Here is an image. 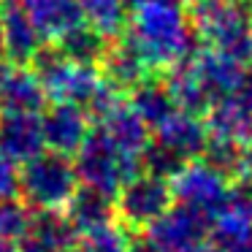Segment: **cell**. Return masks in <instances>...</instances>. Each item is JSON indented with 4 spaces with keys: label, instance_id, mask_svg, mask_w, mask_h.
I'll list each match as a JSON object with an SVG mask.
<instances>
[{
    "label": "cell",
    "instance_id": "5",
    "mask_svg": "<svg viewBox=\"0 0 252 252\" xmlns=\"http://www.w3.org/2000/svg\"><path fill=\"white\" fill-rule=\"evenodd\" d=\"M192 73H195L198 84H201L203 95L209 98V106L220 103V100L230 98V95L239 90L241 79L247 73V65H241L239 60L222 55L220 49H201V52H192L187 57Z\"/></svg>",
    "mask_w": 252,
    "mask_h": 252
},
{
    "label": "cell",
    "instance_id": "3",
    "mask_svg": "<svg viewBox=\"0 0 252 252\" xmlns=\"http://www.w3.org/2000/svg\"><path fill=\"white\" fill-rule=\"evenodd\" d=\"M136 158L114 144V138L100 127L90 133L79 147V176L95 192H114L125 176H130Z\"/></svg>",
    "mask_w": 252,
    "mask_h": 252
},
{
    "label": "cell",
    "instance_id": "4",
    "mask_svg": "<svg viewBox=\"0 0 252 252\" xmlns=\"http://www.w3.org/2000/svg\"><path fill=\"white\" fill-rule=\"evenodd\" d=\"M0 44H3V57L14 63H33L41 55L49 38L41 33V28L33 22L22 0H3L0 3Z\"/></svg>",
    "mask_w": 252,
    "mask_h": 252
},
{
    "label": "cell",
    "instance_id": "2",
    "mask_svg": "<svg viewBox=\"0 0 252 252\" xmlns=\"http://www.w3.org/2000/svg\"><path fill=\"white\" fill-rule=\"evenodd\" d=\"M190 22L212 49L252 65V8L247 0H198L190 6Z\"/></svg>",
    "mask_w": 252,
    "mask_h": 252
},
{
    "label": "cell",
    "instance_id": "1",
    "mask_svg": "<svg viewBox=\"0 0 252 252\" xmlns=\"http://www.w3.org/2000/svg\"><path fill=\"white\" fill-rule=\"evenodd\" d=\"M125 35L152 71H171L192 55L195 28L179 0H136Z\"/></svg>",
    "mask_w": 252,
    "mask_h": 252
},
{
    "label": "cell",
    "instance_id": "25",
    "mask_svg": "<svg viewBox=\"0 0 252 252\" xmlns=\"http://www.w3.org/2000/svg\"><path fill=\"white\" fill-rule=\"evenodd\" d=\"M0 252H11V250H8V247H6V244H0Z\"/></svg>",
    "mask_w": 252,
    "mask_h": 252
},
{
    "label": "cell",
    "instance_id": "19",
    "mask_svg": "<svg viewBox=\"0 0 252 252\" xmlns=\"http://www.w3.org/2000/svg\"><path fill=\"white\" fill-rule=\"evenodd\" d=\"M195 214H165L152 230V244L160 252H185L190 250L192 239H198Z\"/></svg>",
    "mask_w": 252,
    "mask_h": 252
},
{
    "label": "cell",
    "instance_id": "21",
    "mask_svg": "<svg viewBox=\"0 0 252 252\" xmlns=\"http://www.w3.org/2000/svg\"><path fill=\"white\" fill-rule=\"evenodd\" d=\"M11 155L0 147V192H11L17 187V174H14V163Z\"/></svg>",
    "mask_w": 252,
    "mask_h": 252
},
{
    "label": "cell",
    "instance_id": "13",
    "mask_svg": "<svg viewBox=\"0 0 252 252\" xmlns=\"http://www.w3.org/2000/svg\"><path fill=\"white\" fill-rule=\"evenodd\" d=\"M103 130L114 138L117 147L125 149L133 158H138V155L147 149V122L136 114L133 106L117 103L114 109L103 117Z\"/></svg>",
    "mask_w": 252,
    "mask_h": 252
},
{
    "label": "cell",
    "instance_id": "16",
    "mask_svg": "<svg viewBox=\"0 0 252 252\" xmlns=\"http://www.w3.org/2000/svg\"><path fill=\"white\" fill-rule=\"evenodd\" d=\"M55 44H57V49L65 52L71 60L87 63V65H98V63H103L111 41L106 38L103 33H98L93 25L84 22V25H79V28H73L71 33H65L63 38H57Z\"/></svg>",
    "mask_w": 252,
    "mask_h": 252
},
{
    "label": "cell",
    "instance_id": "23",
    "mask_svg": "<svg viewBox=\"0 0 252 252\" xmlns=\"http://www.w3.org/2000/svg\"><path fill=\"white\" fill-rule=\"evenodd\" d=\"M244 165H247V171H250V174H252V149H250V152L244 155Z\"/></svg>",
    "mask_w": 252,
    "mask_h": 252
},
{
    "label": "cell",
    "instance_id": "26",
    "mask_svg": "<svg viewBox=\"0 0 252 252\" xmlns=\"http://www.w3.org/2000/svg\"><path fill=\"white\" fill-rule=\"evenodd\" d=\"M122 3H127V6H130V8H133V3H136V0H122Z\"/></svg>",
    "mask_w": 252,
    "mask_h": 252
},
{
    "label": "cell",
    "instance_id": "27",
    "mask_svg": "<svg viewBox=\"0 0 252 252\" xmlns=\"http://www.w3.org/2000/svg\"><path fill=\"white\" fill-rule=\"evenodd\" d=\"M247 3H250V8H252V0H247Z\"/></svg>",
    "mask_w": 252,
    "mask_h": 252
},
{
    "label": "cell",
    "instance_id": "11",
    "mask_svg": "<svg viewBox=\"0 0 252 252\" xmlns=\"http://www.w3.org/2000/svg\"><path fill=\"white\" fill-rule=\"evenodd\" d=\"M103 73L120 90L122 87L133 90L136 84H141L144 79H149L152 68H149L147 60H144L141 52L130 44V38L122 33L120 38H114L109 44V52H106V57H103Z\"/></svg>",
    "mask_w": 252,
    "mask_h": 252
},
{
    "label": "cell",
    "instance_id": "8",
    "mask_svg": "<svg viewBox=\"0 0 252 252\" xmlns=\"http://www.w3.org/2000/svg\"><path fill=\"white\" fill-rule=\"evenodd\" d=\"M44 144V117H38V111H3V117H0V147L14 160L38 158Z\"/></svg>",
    "mask_w": 252,
    "mask_h": 252
},
{
    "label": "cell",
    "instance_id": "10",
    "mask_svg": "<svg viewBox=\"0 0 252 252\" xmlns=\"http://www.w3.org/2000/svg\"><path fill=\"white\" fill-rule=\"evenodd\" d=\"M22 6L49 41L63 38L73 28L84 25V11L79 0H22Z\"/></svg>",
    "mask_w": 252,
    "mask_h": 252
},
{
    "label": "cell",
    "instance_id": "6",
    "mask_svg": "<svg viewBox=\"0 0 252 252\" xmlns=\"http://www.w3.org/2000/svg\"><path fill=\"white\" fill-rule=\"evenodd\" d=\"M22 185L30 198L44 206H55L73 192V171L60 155H38L28 163Z\"/></svg>",
    "mask_w": 252,
    "mask_h": 252
},
{
    "label": "cell",
    "instance_id": "15",
    "mask_svg": "<svg viewBox=\"0 0 252 252\" xmlns=\"http://www.w3.org/2000/svg\"><path fill=\"white\" fill-rule=\"evenodd\" d=\"M165 203H168V190L163 182L152 176L133 182L122 198V209L130 220H155L158 214H163Z\"/></svg>",
    "mask_w": 252,
    "mask_h": 252
},
{
    "label": "cell",
    "instance_id": "20",
    "mask_svg": "<svg viewBox=\"0 0 252 252\" xmlns=\"http://www.w3.org/2000/svg\"><path fill=\"white\" fill-rule=\"evenodd\" d=\"M71 239V230L65 222L44 214L38 222L25 228V252H60Z\"/></svg>",
    "mask_w": 252,
    "mask_h": 252
},
{
    "label": "cell",
    "instance_id": "12",
    "mask_svg": "<svg viewBox=\"0 0 252 252\" xmlns=\"http://www.w3.org/2000/svg\"><path fill=\"white\" fill-rule=\"evenodd\" d=\"M158 144L163 149H168L174 158L182 160V158L201 152L203 144H206V130L195 120V114L174 111L168 120L158 125Z\"/></svg>",
    "mask_w": 252,
    "mask_h": 252
},
{
    "label": "cell",
    "instance_id": "9",
    "mask_svg": "<svg viewBox=\"0 0 252 252\" xmlns=\"http://www.w3.org/2000/svg\"><path fill=\"white\" fill-rule=\"evenodd\" d=\"M44 136L55 152H73L84 144L87 133V117L76 103H55L44 114Z\"/></svg>",
    "mask_w": 252,
    "mask_h": 252
},
{
    "label": "cell",
    "instance_id": "28",
    "mask_svg": "<svg viewBox=\"0 0 252 252\" xmlns=\"http://www.w3.org/2000/svg\"><path fill=\"white\" fill-rule=\"evenodd\" d=\"M0 3H3V0H0Z\"/></svg>",
    "mask_w": 252,
    "mask_h": 252
},
{
    "label": "cell",
    "instance_id": "14",
    "mask_svg": "<svg viewBox=\"0 0 252 252\" xmlns=\"http://www.w3.org/2000/svg\"><path fill=\"white\" fill-rule=\"evenodd\" d=\"M130 106L136 109V114L141 117L147 125H155V127H158L160 122H165L176 109H179L174 95H171V90H168V84L149 82V79H144L141 84L133 87Z\"/></svg>",
    "mask_w": 252,
    "mask_h": 252
},
{
    "label": "cell",
    "instance_id": "17",
    "mask_svg": "<svg viewBox=\"0 0 252 252\" xmlns=\"http://www.w3.org/2000/svg\"><path fill=\"white\" fill-rule=\"evenodd\" d=\"M176 192H182L185 201H190L192 206H212L214 201L222 198L225 185H222V176L214 168L195 165V168H187L179 174V179H176Z\"/></svg>",
    "mask_w": 252,
    "mask_h": 252
},
{
    "label": "cell",
    "instance_id": "22",
    "mask_svg": "<svg viewBox=\"0 0 252 252\" xmlns=\"http://www.w3.org/2000/svg\"><path fill=\"white\" fill-rule=\"evenodd\" d=\"M233 98L252 114V68H247V73H244V79H241L239 90L233 93Z\"/></svg>",
    "mask_w": 252,
    "mask_h": 252
},
{
    "label": "cell",
    "instance_id": "24",
    "mask_svg": "<svg viewBox=\"0 0 252 252\" xmlns=\"http://www.w3.org/2000/svg\"><path fill=\"white\" fill-rule=\"evenodd\" d=\"M182 6H192V3H198V0H179Z\"/></svg>",
    "mask_w": 252,
    "mask_h": 252
},
{
    "label": "cell",
    "instance_id": "7",
    "mask_svg": "<svg viewBox=\"0 0 252 252\" xmlns=\"http://www.w3.org/2000/svg\"><path fill=\"white\" fill-rule=\"evenodd\" d=\"M46 93L38 73L0 57V111H38Z\"/></svg>",
    "mask_w": 252,
    "mask_h": 252
},
{
    "label": "cell",
    "instance_id": "18",
    "mask_svg": "<svg viewBox=\"0 0 252 252\" xmlns=\"http://www.w3.org/2000/svg\"><path fill=\"white\" fill-rule=\"evenodd\" d=\"M84 11V22L93 25L109 41L120 38L130 22V6L122 0H79Z\"/></svg>",
    "mask_w": 252,
    "mask_h": 252
}]
</instances>
